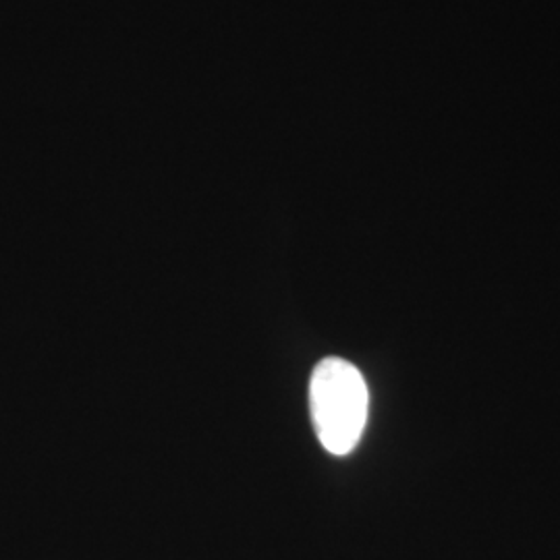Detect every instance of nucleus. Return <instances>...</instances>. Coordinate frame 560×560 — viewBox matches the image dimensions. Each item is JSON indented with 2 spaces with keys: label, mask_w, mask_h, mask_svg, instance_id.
Here are the masks:
<instances>
[{
  "label": "nucleus",
  "mask_w": 560,
  "mask_h": 560,
  "mask_svg": "<svg viewBox=\"0 0 560 560\" xmlns=\"http://www.w3.org/2000/svg\"><path fill=\"white\" fill-rule=\"evenodd\" d=\"M368 407V384L351 361L326 358L316 365L310 381V409L324 451L337 457L353 453L365 430Z\"/></svg>",
  "instance_id": "1"
}]
</instances>
